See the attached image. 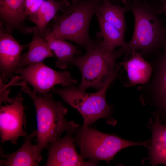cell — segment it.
Masks as SVG:
<instances>
[{
  "mask_svg": "<svg viewBox=\"0 0 166 166\" xmlns=\"http://www.w3.org/2000/svg\"><path fill=\"white\" fill-rule=\"evenodd\" d=\"M124 4L133 13L134 27L131 41L121 47L123 54L137 50L142 56L156 54L166 44V25L159 16L164 13L161 2L131 0Z\"/></svg>",
  "mask_w": 166,
  "mask_h": 166,
  "instance_id": "1",
  "label": "cell"
},
{
  "mask_svg": "<svg viewBox=\"0 0 166 166\" xmlns=\"http://www.w3.org/2000/svg\"><path fill=\"white\" fill-rule=\"evenodd\" d=\"M21 89L30 97L35 107L37 143L34 146L37 154L42 156V150L47 148L51 143L60 138L64 132L75 131L80 126L73 121L65 119L67 108L61 101H55L51 93L38 95L25 86L22 87Z\"/></svg>",
  "mask_w": 166,
  "mask_h": 166,
  "instance_id": "2",
  "label": "cell"
},
{
  "mask_svg": "<svg viewBox=\"0 0 166 166\" xmlns=\"http://www.w3.org/2000/svg\"><path fill=\"white\" fill-rule=\"evenodd\" d=\"M86 53L74 58L73 64L77 66L82 74L78 88L85 91L93 87L99 90L114 77L121 65H116V59L123 54L121 48L111 50L102 40L90 41L86 46Z\"/></svg>",
  "mask_w": 166,
  "mask_h": 166,
  "instance_id": "3",
  "label": "cell"
},
{
  "mask_svg": "<svg viewBox=\"0 0 166 166\" xmlns=\"http://www.w3.org/2000/svg\"><path fill=\"white\" fill-rule=\"evenodd\" d=\"M98 0H75L52 20L51 28L46 30L53 38L69 40L86 46L91 20L100 3Z\"/></svg>",
  "mask_w": 166,
  "mask_h": 166,
  "instance_id": "4",
  "label": "cell"
},
{
  "mask_svg": "<svg viewBox=\"0 0 166 166\" xmlns=\"http://www.w3.org/2000/svg\"><path fill=\"white\" fill-rule=\"evenodd\" d=\"M75 144L84 159L97 163L103 160L109 164L116 154L122 149L133 146L148 147V141L134 142L122 139L115 134L101 132L90 126L78 128L75 131Z\"/></svg>",
  "mask_w": 166,
  "mask_h": 166,
  "instance_id": "5",
  "label": "cell"
},
{
  "mask_svg": "<svg viewBox=\"0 0 166 166\" xmlns=\"http://www.w3.org/2000/svg\"><path fill=\"white\" fill-rule=\"evenodd\" d=\"M114 77L94 93H87L73 86L64 89L53 87L51 90L59 95L80 113L84 120L83 126H90L102 118H105L108 124L114 126L117 121L112 116V108L105 97L106 90Z\"/></svg>",
  "mask_w": 166,
  "mask_h": 166,
  "instance_id": "6",
  "label": "cell"
},
{
  "mask_svg": "<svg viewBox=\"0 0 166 166\" xmlns=\"http://www.w3.org/2000/svg\"><path fill=\"white\" fill-rule=\"evenodd\" d=\"M14 72L20 76L19 79L28 82L33 87V90L41 95L49 93L56 84L68 87L76 82L69 72L56 71L42 62L30 65Z\"/></svg>",
  "mask_w": 166,
  "mask_h": 166,
  "instance_id": "7",
  "label": "cell"
},
{
  "mask_svg": "<svg viewBox=\"0 0 166 166\" xmlns=\"http://www.w3.org/2000/svg\"><path fill=\"white\" fill-rule=\"evenodd\" d=\"M23 98L20 92L10 104L6 103L0 106V134L2 144L10 140L13 144L17 143L20 136L25 137L28 134L24 110L26 107L23 104Z\"/></svg>",
  "mask_w": 166,
  "mask_h": 166,
  "instance_id": "8",
  "label": "cell"
},
{
  "mask_svg": "<svg viewBox=\"0 0 166 166\" xmlns=\"http://www.w3.org/2000/svg\"><path fill=\"white\" fill-rule=\"evenodd\" d=\"M75 131L67 132L64 137L51 143L47 148L48 159L46 166H97V163L85 161L77 151L74 137Z\"/></svg>",
  "mask_w": 166,
  "mask_h": 166,
  "instance_id": "9",
  "label": "cell"
},
{
  "mask_svg": "<svg viewBox=\"0 0 166 166\" xmlns=\"http://www.w3.org/2000/svg\"><path fill=\"white\" fill-rule=\"evenodd\" d=\"M28 45H20L6 29L0 21V78L6 82L12 77L21 57Z\"/></svg>",
  "mask_w": 166,
  "mask_h": 166,
  "instance_id": "10",
  "label": "cell"
},
{
  "mask_svg": "<svg viewBox=\"0 0 166 166\" xmlns=\"http://www.w3.org/2000/svg\"><path fill=\"white\" fill-rule=\"evenodd\" d=\"M158 52L152 80V95L162 124H166V44Z\"/></svg>",
  "mask_w": 166,
  "mask_h": 166,
  "instance_id": "11",
  "label": "cell"
},
{
  "mask_svg": "<svg viewBox=\"0 0 166 166\" xmlns=\"http://www.w3.org/2000/svg\"><path fill=\"white\" fill-rule=\"evenodd\" d=\"M25 0H4L0 5V21L11 33L16 30L24 34L32 33V28L24 23L26 17L24 12Z\"/></svg>",
  "mask_w": 166,
  "mask_h": 166,
  "instance_id": "12",
  "label": "cell"
},
{
  "mask_svg": "<svg viewBox=\"0 0 166 166\" xmlns=\"http://www.w3.org/2000/svg\"><path fill=\"white\" fill-rule=\"evenodd\" d=\"M36 130L25 137L24 143L21 147L12 153L5 154L0 148V156L3 159L0 160V166H36L42 159L35 149L32 141L35 136Z\"/></svg>",
  "mask_w": 166,
  "mask_h": 166,
  "instance_id": "13",
  "label": "cell"
},
{
  "mask_svg": "<svg viewBox=\"0 0 166 166\" xmlns=\"http://www.w3.org/2000/svg\"><path fill=\"white\" fill-rule=\"evenodd\" d=\"M32 29L33 38L30 43L28 44V51L21 56L15 70L32 64L42 62L47 58L53 57V51L42 37L38 28L37 26L32 27Z\"/></svg>",
  "mask_w": 166,
  "mask_h": 166,
  "instance_id": "14",
  "label": "cell"
},
{
  "mask_svg": "<svg viewBox=\"0 0 166 166\" xmlns=\"http://www.w3.org/2000/svg\"><path fill=\"white\" fill-rule=\"evenodd\" d=\"M155 122L149 121V128L152 132L149 148L150 163L153 166L162 164L166 166V124H161L158 116L156 115Z\"/></svg>",
  "mask_w": 166,
  "mask_h": 166,
  "instance_id": "15",
  "label": "cell"
},
{
  "mask_svg": "<svg viewBox=\"0 0 166 166\" xmlns=\"http://www.w3.org/2000/svg\"><path fill=\"white\" fill-rule=\"evenodd\" d=\"M131 53V56L128 60L120 63L127 72L130 85L147 83L152 72V66L144 59L140 52L134 51Z\"/></svg>",
  "mask_w": 166,
  "mask_h": 166,
  "instance_id": "16",
  "label": "cell"
},
{
  "mask_svg": "<svg viewBox=\"0 0 166 166\" xmlns=\"http://www.w3.org/2000/svg\"><path fill=\"white\" fill-rule=\"evenodd\" d=\"M70 3L68 0L56 1L45 0L38 11L34 14L26 18L37 26L43 38L47 25L59 11H62Z\"/></svg>",
  "mask_w": 166,
  "mask_h": 166,
  "instance_id": "17",
  "label": "cell"
},
{
  "mask_svg": "<svg viewBox=\"0 0 166 166\" xmlns=\"http://www.w3.org/2000/svg\"><path fill=\"white\" fill-rule=\"evenodd\" d=\"M43 38L57 57L55 64L57 67L64 69L73 63L74 55L78 53L76 46L65 40L53 38L46 30Z\"/></svg>",
  "mask_w": 166,
  "mask_h": 166,
  "instance_id": "18",
  "label": "cell"
},
{
  "mask_svg": "<svg viewBox=\"0 0 166 166\" xmlns=\"http://www.w3.org/2000/svg\"><path fill=\"white\" fill-rule=\"evenodd\" d=\"M99 5L97 11L103 19L119 30L124 35L126 25L125 13L129 11L125 6L121 7L119 4H114L109 0H103Z\"/></svg>",
  "mask_w": 166,
  "mask_h": 166,
  "instance_id": "19",
  "label": "cell"
},
{
  "mask_svg": "<svg viewBox=\"0 0 166 166\" xmlns=\"http://www.w3.org/2000/svg\"><path fill=\"white\" fill-rule=\"evenodd\" d=\"M99 23L100 32L98 37L102 38L105 45L113 51L117 47L125 48L127 43L124 40V35L119 30L104 20L97 11L95 13Z\"/></svg>",
  "mask_w": 166,
  "mask_h": 166,
  "instance_id": "20",
  "label": "cell"
},
{
  "mask_svg": "<svg viewBox=\"0 0 166 166\" xmlns=\"http://www.w3.org/2000/svg\"><path fill=\"white\" fill-rule=\"evenodd\" d=\"M45 0H25L24 12L26 18L35 14Z\"/></svg>",
  "mask_w": 166,
  "mask_h": 166,
  "instance_id": "21",
  "label": "cell"
},
{
  "mask_svg": "<svg viewBox=\"0 0 166 166\" xmlns=\"http://www.w3.org/2000/svg\"><path fill=\"white\" fill-rule=\"evenodd\" d=\"M0 105L3 102H8L11 104L14 101L15 98H10L9 97V94L10 89L7 90L6 87L4 85V82L2 79L0 78Z\"/></svg>",
  "mask_w": 166,
  "mask_h": 166,
  "instance_id": "22",
  "label": "cell"
},
{
  "mask_svg": "<svg viewBox=\"0 0 166 166\" xmlns=\"http://www.w3.org/2000/svg\"><path fill=\"white\" fill-rule=\"evenodd\" d=\"M160 1L162 5L163 11L165 14L166 20V0H160Z\"/></svg>",
  "mask_w": 166,
  "mask_h": 166,
  "instance_id": "23",
  "label": "cell"
},
{
  "mask_svg": "<svg viewBox=\"0 0 166 166\" xmlns=\"http://www.w3.org/2000/svg\"><path fill=\"white\" fill-rule=\"evenodd\" d=\"M117 1L119 2H122L124 4L127 2L131 0H116ZM143 1H159L160 0H142Z\"/></svg>",
  "mask_w": 166,
  "mask_h": 166,
  "instance_id": "24",
  "label": "cell"
},
{
  "mask_svg": "<svg viewBox=\"0 0 166 166\" xmlns=\"http://www.w3.org/2000/svg\"><path fill=\"white\" fill-rule=\"evenodd\" d=\"M4 0H0V5H2L3 2H4Z\"/></svg>",
  "mask_w": 166,
  "mask_h": 166,
  "instance_id": "25",
  "label": "cell"
},
{
  "mask_svg": "<svg viewBox=\"0 0 166 166\" xmlns=\"http://www.w3.org/2000/svg\"><path fill=\"white\" fill-rule=\"evenodd\" d=\"M98 0L99 1H100L101 0ZM110 0V1H111V0Z\"/></svg>",
  "mask_w": 166,
  "mask_h": 166,
  "instance_id": "26",
  "label": "cell"
},
{
  "mask_svg": "<svg viewBox=\"0 0 166 166\" xmlns=\"http://www.w3.org/2000/svg\"><path fill=\"white\" fill-rule=\"evenodd\" d=\"M72 1H74V0H72Z\"/></svg>",
  "mask_w": 166,
  "mask_h": 166,
  "instance_id": "27",
  "label": "cell"
}]
</instances>
